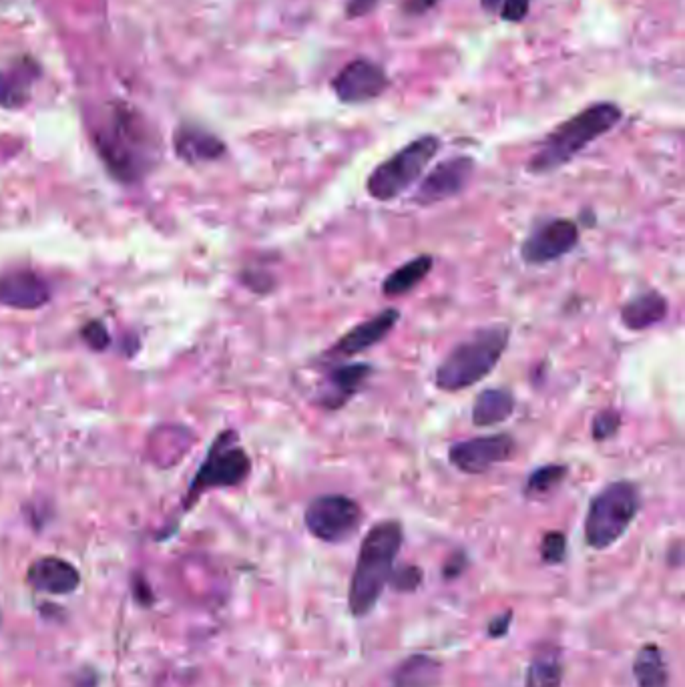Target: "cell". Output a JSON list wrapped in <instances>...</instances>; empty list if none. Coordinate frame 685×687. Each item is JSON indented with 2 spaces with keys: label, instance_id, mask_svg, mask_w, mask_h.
<instances>
[{
  "label": "cell",
  "instance_id": "836d02e7",
  "mask_svg": "<svg viewBox=\"0 0 685 687\" xmlns=\"http://www.w3.org/2000/svg\"><path fill=\"white\" fill-rule=\"evenodd\" d=\"M511 619H513V613H511V611H507V613H503L501 617L493 619L491 625H489V635H491V637H503V635L509 631Z\"/></svg>",
  "mask_w": 685,
  "mask_h": 687
},
{
  "label": "cell",
  "instance_id": "4316f807",
  "mask_svg": "<svg viewBox=\"0 0 685 687\" xmlns=\"http://www.w3.org/2000/svg\"><path fill=\"white\" fill-rule=\"evenodd\" d=\"M420 583H422V571L416 565L398 567L396 571H392L390 581H388L390 587H394L396 591H402V593L416 591L420 587Z\"/></svg>",
  "mask_w": 685,
  "mask_h": 687
},
{
  "label": "cell",
  "instance_id": "3957f363",
  "mask_svg": "<svg viewBox=\"0 0 685 687\" xmlns=\"http://www.w3.org/2000/svg\"><path fill=\"white\" fill-rule=\"evenodd\" d=\"M404 531L398 521L376 523L364 537L354 577L350 583V611L354 617L368 615L378 603L384 587L394 571V561L400 553Z\"/></svg>",
  "mask_w": 685,
  "mask_h": 687
},
{
  "label": "cell",
  "instance_id": "2e32d148",
  "mask_svg": "<svg viewBox=\"0 0 685 687\" xmlns=\"http://www.w3.org/2000/svg\"><path fill=\"white\" fill-rule=\"evenodd\" d=\"M27 581L37 591L67 595L81 585V575L71 563L59 557H43L29 567Z\"/></svg>",
  "mask_w": 685,
  "mask_h": 687
},
{
  "label": "cell",
  "instance_id": "44dd1931",
  "mask_svg": "<svg viewBox=\"0 0 685 687\" xmlns=\"http://www.w3.org/2000/svg\"><path fill=\"white\" fill-rule=\"evenodd\" d=\"M440 677V663L426 655L408 657L392 677V687H434Z\"/></svg>",
  "mask_w": 685,
  "mask_h": 687
},
{
  "label": "cell",
  "instance_id": "30bf717a",
  "mask_svg": "<svg viewBox=\"0 0 685 687\" xmlns=\"http://www.w3.org/2000/svg\"><path fill=\"white\" fill-rule=\"evenodd\" d=\"M579 244V227L565 217L547 219L537 225L521 246V258L531 266L557 262L571 254Z\"/></svg>",
  "mask_w": 685,
  "mask_h": 687
},
{
  "label": "cell",
  "instance_id": "1f68e13d",
  "mask_svg": "<svg viewBox=\"0 0 685 687\" xmlns=\"http://www.w3.org/2000/svg\"><path fill=\"white\" fill-rule=\"evenodd\" d=\"M440 0H404L402 13L408 17H422L424 13L432 11Z\"/></svg>",
  "mask_w": 685,
  "mask_h": 687
},
{
  "label": "cell",
  "instance_id": "52a82bcc",
  "mask_svg": "<svg viewBox=\"0 0 685 687\" xmlns=\"http://www.w3.org/2000/svg\"><path fill=\"white\" fill-rule=\"evenodd\" d=\"M236 438L238 434L232 430L217 436L213 448L209 450L205 463L201 465L189 489L187 507H191L193 501H197L199 495L207 489L238 487L248 479L252 471V461L248 452L236 444Z\"/></svg>",
  "mask_w": 685,
  "mask_h": 687
},
{
  "label": "cell",
  "instance_id": "e0dca14e",
  "mask_svg": "<svg viewBox=\"0 0 685 687\" xmlns=\"http://www.w3.org/2000/svg\"><path fill=\"white\" fill-rule=\"evenodd\" d=\"M667 300L663 294L651 290L643 292L635 298H631L623 308H621V322L627 330L633 332H643L649 330L651 326L659 324L667 316Z\"/></svg>",
  "mask_w": 685,
  "mask_h": 687
},
{
  "label": "cell",
  "instance_id": "ac0fdd59",
  "mask_svg": "<svg viewBox=\"0 0 685 687\" xmlns=\"http://www.w3.org/2000/svg\"><path fill=\"white\" fill-rule=\"evenodd\" d=\"M175 151L187 163L215 161L225 153V145L213 133L199 127H181L175 133Z\"/></svg>",
  "mask_w": 685,
  "mask_h": 687
},
{
  "label": "cell",
  "instance_id": "ffe728a7",
  "mask_svg": "<svg viewBox=\"0 0 685 687\" xmlns=\"http://www.w3.org/2000/svg\"><path fill=\"white\" fill-rule=\"evenodd\" d=\"M432 266H434V258L428 254L408 260L406 264L396 268L392 274H388V278L382 284V294L386 298L406 296L408 292H412L416 286L422 284V280L432 272Z\"/></svg>",
  "mask_w": 685,
  "mask_h": 687
},
{
  "label": "cell",
  "instance_id": "5bb4252c",
  "mask_svg": "<svg viewBox=\"0 0 685 687\" xmlns=\"http://www.w3.org/2000/svg\"><path fill=\"white\" fill-rule=\"evenodd\" d=\"M372 372L374 368L364 362L334 366L324 378V386L316 396V404L326 410H340L362 390Z\"/></svg>",
  "mask_w": 685,
  "mask_h": 687
},
{
  "label": "cell",
  "instance_id": "d6a6232c",
  "mask_svg": "<svg viewBox=\"0 0 685 687\" xmlns=\"http://www.w3.org/2000/svg\"><path fill=\"white\" fill-rule=\"evenodd\" d=\"M465 567H467V557H465V553H456V555H452V557L446 561V565H444V569H442V575H444L446 579H454V577H459V575L465 571Z\"/></svg>",
  "mask_w": 685,
  "mask_h": 687
},
{
  "label": "cell",
  "instance_id": "5b68a950",
  "mask_svg": "<svg viewBox=\"0 0 685 687\" xmlns=\"http://www.w3.org/2000/svg\"><path fill=\"white\" fill-rule=\"evenodd\" d=\"M641 507L639 487L631 481H615L599 491L585 517V541L603 551L615 545L631 527Z\"/></svg>",
  "mask_w": 685,
  "mask_h": 687
},
{
  "label": "cell",
  "instance_id": "484cf974",
  "mask_svg": "<svg viewBox=\"0 0 685 687\" xmlns=\"http://www.w3.org/2000/svg\"><path fill=\"white\" fill-rule=\"evenodd\" d=\"M619 428H621V414L613 408H605L595 414L591 434L597 442H603V440L613 438L619 432Z\"/></svg>",
  "mask_w": 685,
  "mask_h": 687
},
{
  "label": "cell",
  "instance_id": "ba28073f",
  "mask_svg": "<svg viewBox=\"0 0 685 687\" xmlns=\"http://www.w3.org/2000/svg\"><path fill=\"white\" fill-rule=\"evenodd\" d=\"M304 521L316 539L324 543H344L360 529L362 509L346 495H322L308 505Z\"/></svg>",
  "mask_w": 685,
  "mask_h": 687
},
{
  "label": "cell",
  "instance_id": "f1b7e54d",
  "mask_svg": "<svg viewBox=\"0 0 685 687\" xmlns=\"http://www.w3.org/2000/svg\"><path fill=\"white\" fill-rule=\"evenodd\" d=\"M531 11V0H503L501 3V19L509 23H521L527 19Z\"/></svg>",
  "mask_w": 685,
  "mask_h": 687
},
{
  "label": "cell",
  "instance_id": "cb8c5ba5",
  "mask_svg": "<svg viewBox=\"0 0 685 687\" xmlns=\"http://www.w3.org/2000/svg\"><path fill=\"white\" fill-rule=\"evenodd\" d=\"M569 467L565 465H545L531 473L523 493L527 499H545L555 493L567 479Z\"/></svg>",
  "mask_w": 685,
  "mask_h": 687
},
{
  "label": "cell",
  "instance_id": "7c38bea8",
  "mask_svg": "<svg viewBox=\"0 0 685 687\" xmlns=\"http://www.w3.org/2000/svg\"><path fill=\"white\" fill-rule=\"evenodd\" d=\"M475 167V159L467 155L450 157L438 163L418 185L414 201L418 205H434L461 195L473 179Z\"/></svg>",
  "mask_w": 685,
  "mask_h": 687
},
{
  "label": "cell",
  "instance_id": "f546056e",
  "mask_svg": "<svg viewBox=\"0 0 685 687\" xmlns=\"http://www.w3.org/2000/svg\"><path fill=\"white\" fill-rule=\"evenodd\" d=\"M83 338L85 342L93 348V350H105L111 342V336L107 332V328L101 324V322H89L85 328H83Z\"/></svg>",
  "mask_w": 685,
  "mask_h": 687
},
{
  "label": "cell",
  "instance_id": "4fadbf2b",
  "mask_svg": "<svg viewBox=\"0 0 685 687\" xmlns=\"http://www.w3.org/2000/svg\"><path fill=\"white\" fill-rule=\"evenodd\" d=\"M400 320V310L396 308H386L380 314L372 316L370 320L354 326L350 332H346L332 348H330V356L334 360H342V358H352L358 356L370 348H374L376 344H380L382 340H386V336L394 330V326Z\"/></svg>",
  "mask_w": 685,
  "mask_h": 687
},
{
  "label": "cell",
  "instance_id": "6da1fadb",
  "mask_svg": "<svg viewBox=\"0 0 685 687\" xmlns=\"http://www.w3.org/2000/svg\"><path fill=\"white\" fill-rule=\"evenodd\" d=\"M97 151L119 181L131 183L147 175L155 163V143L147 123L129 107L115 105L95 133Z\"/></svg>",
  "mask_w": 685,
  "mask_h": 687
},
{
  "label": "cell",
  "instance_id": "277c9868",
  "mask_svg": "<svg viewBox=\"0 0 685 687\" xmlns=\"http://www.w3.org/2000/svg\"><path fill=\"white\" fill-rule=\"evenodd\" d=\"M511 328L505 324L485 326L473 332L467 340L456 344L438 364L434 374L436 388L444 392H459L485 380L501 362L509 348Z\"/></svg>",
  "mask_w": 685,
  "mask_h": 687
},
{
  "label": "cell",
  "instance_id": "8992f818",
  "mask_svg": "<svg viewBox=\"0 0 685 687\" xmlns=\"http://www.w3.org/2000/svg\"><path fill=\"white\" fill-rule=\"evenodd\" d=\"M440 151L436 135H422L382 161L368 177L366 191L376 201H392L410 189Z\"/></svg>",
  "mask_w": 685,
  "mask_h": 687
},
{
  "label": "cell",
  "instance_id": "e575fe53",
  "mask_svg": "<svg viewBox=\"0 0 685 687\" xmlns=\"http://www.w3.org/2000/svg\"><path fill=\"white\" fill-rule=\"evenodd\" d=\"M501 3L503 0H481V7L487 13H497L501 9Z\"/></svg>",
  "mask_w": 685,
  "mask_h": 687
},
{
  "label": "cell",
  "instance_id": "7402d4cb",
  "mask_svg": "<svg viewBox=\"0 0 685 687\" xmlns=\"http://www.w3.org/2000/svg\"><path fill=\"white\" fill-rule=\"evenodd\" d=\"M633 675L639 687H667V665L657 645H645L639 649L633 661Z\"/></svg>",
  "mask_w": 685,
  "mask_h": 687
},
{
  "label": "cell",
  "instance_id": "d6986e66",
  "mask_svg": "<svg viewBox=\"0 0 685 687\" xmlns=\"http://www.w3.org/2000/svg\"><path fill=\"white\" fill-rule=\"evenodd\" d=\"M515 406H517V400L511 390L487 388L475 398L473 424L481 428L503 424L505 420L513 416Z\"/></svg>",
  "mask_w": 685,
  "mask_h": 687
},
{
  "label": "cell",
  "instance_id": "8fae6325",
  "mask_svg": "<svg viewBox=\"0 0 685 687\" xmlns=\"http://www.w3.org/2000/svg\"><path fill=\"white\" fill-rule=\"evenodd\" d=\"M330 87L340 103L362 105L382 97L390 87V77L382 65L370 59H354L340 69Z\"/></svg>",
  "mask_w": 685,
  "mask_h": 687
},
{
  "label": "cell",
  "instance_id": "d4e9b609",
  "mask_svg": "<svg viewBox=\"0 0 685 687\" xmlns=\"http://www.w3.org/2000/svg\"><path fill=\"white\" fill-rule=\"evenodd\" d=\"M29 99V87L19 75L0 73V107L17 109Z\"/></svg>",
  "mask_w": 685,
  "mask_h": 687
},
{
  "label": "cell",
  "instance_id": "7a4b0ae2",
  "mask_svg": "<svg viewBox=\"0 0 685 687\" xmlns=\"http://www.w3.org/2000/svg\"><path fill=\"white\" fill-rule=\"evenodd\" d=\"M621 119L623 109L611 101H601L585 107L577 115L557 125L541 141L527 163V171L533 175H547L565 167L583 149L613 131Z\"/></svg>",
  "mask_w": 685,
  "mask_h": 687
},
{
  "label": "cell",
  "instance_id": "4dcf8cb0",
  "mask_svg": "<svg viewBox=\"0 0 685 687\" xmlns=\"http://www.w3.org/2000/svg\"><path fill=\"white\" fill-rule=\"evenodd\" d=\"M380 0H348L346 3V19L354 21V19H362V17H368L370 13L376 11Z\"/></svg>",
  "mask_w": 685,
  "mask_h": 687
},
{
  "label": "cell",
  "instance_id": "603a6c76",
  "mask_svg": "<svg viewBox=\"0 0 685 687\" xmlns=\"http://www.w3.org/2000/svg\"><path fill=\"white\" fill-rule=\"evenodd\" d=\"M563 665L555 649H543L529 665L525 687H561Z\"/></svg>",
  "mask_w": 685,
  "mask_h": 687
},
{
  "label": "cell",
  "instance_id": "9c48e42d",
  "mask_svg": "<svg viewBox=\"0 0 685 687\" xmlns=\"http://www.w3.org/2000/svg\"><path fill=\"white\" fill-rule=\"evenodd\" d=\"M517 442L511 434H489L454 442L448 450L450 465L465 475H485L515 456Z\"/></svg>",
  "mask_w": 685,
  "mask_h": 687
},
{
  "label": "cell",
  "instance_id": "83f0119b",
  "mask_svg": "<svg viewBox=\"0 0 685 687\" xmlns=\"http://www.w3.org/2000/svg\"><path fill=\"white\" fill-rule=\"evenodd\" d=\"M541 555L545 559V563H563L565 555H567V539L563 533L559 531H551L543 537V543H541Z\"/></svg>",
  "mask_w": 685,
  "mask_h": 687
},
{
  "label": "cell",
  "instance_id": "9a60e30c",
  "mask_svg": "<svg viewBox=\"0 0 685 687\" xmlns=\"http://www.w3.org/2000/svg\"><path fill=\"white\" fill-rule=\"evenodd\" d=\"M51 300V290L35 272H11L0 276V304L15 310H39Z\"/></svg>",
  "mask_w": 685,
  "mask_h": 687
}]
</instances>
